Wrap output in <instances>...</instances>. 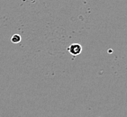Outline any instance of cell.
Segmentation results:
<instances>
[{
  "label": "cell",
  "mask_w": 127,
  "mask_h": 117,
  "mask_svg": "<svg viewBox=\"0 0 127 117\" xmlns=\"http://www.w3.org/2000/svg\"><path fill=\"white\" fill-rule=\"evenodd\" d=\"M68 51L72 56H78L82 51V46L78 43H72L68 46Z\"/></svg>",
  "instance_id": "obj_1"
},
{
  "label": "cell",
  "mask_w": 127,
  "mask_h": 117,
  "mask_svg": "<svg viewBox=\"0 0 127 117\" xmlns=\"http://www.w3.org/2000/svg\"><path fill=\"white\" fill-rule=\"evenodd\" d=\"M22 41V37L19 34H14L12 37H11V42L13 43H19L20 42Z\"/></svg>",
  "instance_id": "obj_2"
}]
</instances>
